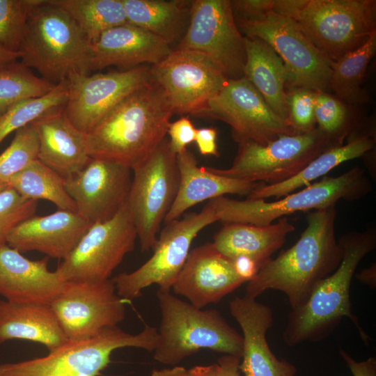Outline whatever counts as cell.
<instances>
[{"mask_svg":"<svg viewBox=\"0 0 376 376\" xmlns=\"http://www.w3.org/2000/svg\"><path fill=\"white\" fill-rule=\"evenodd\" d=\"M336 205L315 210L299 240L259 269L246 285L245 295L256 298L267 290H279L288 299L291 310L300 306L314 287L331 274L343 258L336 237Z\"/></svg>","mask_w":376,"mask_h":376,"instance_id":"obj_1","label":"cell"},{"mask_svg":"<svg viewBox=\"0 0 376 376\" xmlns=\"http://www.w3.org/2000/svg\"><path fill=\"white\" fill-rule=\"evenodd\" d=\"M173 114L162 89L151 79L123 99L86 134L88 154L91 158L132 169L166 138Z\"/></svg>","mask_w":376,"mask_h":376,"instance_id":"obj_2","label":"cell"},{"mask_svg":"<svg viewBox=\"0 0 376 376\" xmlns=\"http://www.w3.org/2000/svg\"><path fill=\"white\" fill-rule=\"evenodd\" d=\"M338 242L343 258L338 267L321 280L306 300L289 314L282 335L288 346L324 339L344 318L352 322L366 344L371 340L352 312L350 287L359 263L376 247V228L372 226L363 231L349 232Z\"/></svg>","mask_w":376,"mask_h":376,"instance_id":"obj_3","label":"cell"},{"mask_svg":"<svg viewBox=\"0 0 376 376\" xmlns=\"http://www.w3.org/2000/svg\"><path fill=\"white\" fill-rule=\"evenodd\" d=\"M92 43L72 17L49 0L31 10L20 62L56 85L74 74H89Z\"/></svg>","mask_w":376,"mask_h":376,"instance_id":"obj_4","label":"cell"},{"mask_svg":"<svg viewBox=\"0 0 376 376\" xmlns=\"http://www.w3.org/2000/svg\"><path fill=\"white\" fill-rule=\"evenodd\" d=\"M161 313L155 360L176 366L185 358L207 349L242 358L243 338L216 309L198 308L171 292L158 289Z\"/></svg>","mask_w":376,"mask_h":376,"instance_id":"obj_5","label":"cell"},{"mask_svg":"<svg viewBox=\"0 0 376 376\" xmlns=\"http://www.w3.org/2000/svg\"><path fill=\"white\" fill-rule=\"evenodd\" d=\"M273 10L292 19L331 63L376 32L375 0H274Z\"/></svg>","mask_w":376,"mask_h":376,"instance_id":"obj_6","label":"cell"},{"mask_svg":"<svg viewBox=\"0 0 376 376\" xmlns=\"http://www.w3.org/2000/svg\"><path fill=\"white\" fill-rule=\"evenodd\" d=\"M372 185L365 172L354 166L337 177L324 176L299 191L272 202L265 200H235L219 196L209 201L218 221L267 226L276 219L297 212L325 209L340 200L355 201L369 194Z\"/></svg>","mask_w":376,"mask_h":376,"instance_id":"obj_7","label":"cell"},{"mask_svg":"<svg viewBox=\"0 0 376 376\" xmlns=\"http://www.w3.org/2000/svg\"><path fill=\"white\" fill-rule=\"evenodd\" d=\"M157 329L146 324L136 334L118 327L103 329L82 339L68 340L45 357L1 365V376H97L117 349L132 347L153 352Z\"/></svg>","mask_w":376,"mask_h":376,"instance_id":"obj_8","label":"cell"},{"mask_svg":"<svg viewBox=\"0 0 376 376\" xmlns=\"http://www.w3.org/2000/svg\"><path fill=\"white\" fill-rule=\"evenodd\" d=\"M336 146L340 145L316 127L306 133L281 135L267 145L240 143L230 167L207 168L231 178L274 185L294 177L322 152Z\"/></svg>","mask_w":376,"mask_h":376,"instance_id":"obj_9","label":"cell"},{"mask_svg":"<svg viewBox=\"0 0 376 376\" xmlns=\"http://www.w3.org/2000/svg\"><path fill=\"white\" fill-rule=\"evenodd\" d=\"M127 206L142 251L152 250L162 223L178 194L180 173L176 155L165 138L141 164L132 169Z\"/></svg>","mask_w":376,"mask_h":376,"instance_id":"obj_10","label":"cell"},{"mask_svg":"<svg viewBox=\"0 0 376 376\" xmlns=\"http://www.w3.org/2000/svg\"><path fill=\"white\" fill-rule=\"evenodd\" d=\"M216 221L215 210L209 201L200 212H191L183 219L166 224L157 237L152 256L136 270L120 273L112 279L118 295L123 300H132L153 284L160 290H171L193 240L201 230Z\"/></svg>","mask_w":376,"mask_h":376,"instance_id":"obj_11","label":"cell"},{"mask_svg":"<svg viewBox=\"0 0 376 376\" xmlns=\"http://www.w3.org/2000/svg\"><path fill=\"white\" fill-rule=\"evenodd\" d=\"M235 22L244 36L258 38L274 50L285 65L287 84L292 88L323 92L330 88L331 63L292 19L272 9L257 19Z\"/></svg>","mask_w":376,"mask_h":376,"instance_id":"obj_12","label":"cell"},{"mask_svg":"<svg viewBox=\"0 0 376 376\" xmlns=\"http://www.w3.org/2000/svg\"><path fill=\"white\" fill-rule=\"evenodd\" d=\"M175 49L205 54L228 80L244 77V36L229 0L192 1L188 26Z\"/></svg>","mask_w":376,"mask_h":376,"instance_id":"obj_13","label":"cell"},{"mask_svg":"<svg viewBox=\"0 0 376 376\" xmlns=\"http://www.w3.org/2000/svg\"><path fill=\"white\" fill-rule=\"evenodd\" d=\"M136 230L127 204L111 219L92 224L56 271L66 281L110 279L134 247Z\"/></svg>","mask_w":376,"mask_h":376,"instance_id":"obj_14","label":"cell"},{"mask_svg":"<svg viewBox=\"0 0 376 376\" xmlns=\"http://www.w3.org/2000/svg\"><path fill=\"white\" fill-rule=\"evenodd\" d=\"M196 116L225 122L239 144L250 141L267 145L281 135L297 134L244 77L227 80Z\"/></svg>","mask_w":376,"mask_h":376,"instance_id":"obj_15","label":"cell"},{"mask_svg":"<svg viewBox=\"0 0 376 376\" xmlns=\"http://www.w3.org/2000/svg\"><path fill=\"white\" fill-rule=\"evenodd\" d=\"M150 72L178 114L196 116L228 80L207 56L189 49H172Z\"/></svg>","mask_w":376,"mask_h":376,"instance_id":"obj_16","label":"cell"},{"mask_svg":"<svg viewBox=\"0 0 376 376\" xmlns=\"http://www.w3.org/2000/svg\"><path fill=\"white\" fill-rule=\"evenodd\" d=\"M50 306L69 340L88 338L117 326L125 315L124 300L118 295L112 279L66 281Z\"/></svg>","mask_w":376,"mask_h":376,"instance_id":"obj_17","label":"cell"},{"mask_svg":"<svg viewBox=\"0 0 376 376\" xmlns=\"http://www.w3.org/2000/svg\"><path fill=\"white\" fill-rule=\"evenodd\" d=\"M151 79L150 67L139 65L108 72L74 74L63 109L68 120L87 134L118 103Z\"/></svg>","mask_w":376,"mask_h":376,"instance_id":"obj_18","label":"cell"},{"mask_svg":"<svg viewBox=\"0 0 376 376\" xmlns=\"http://www.w3.org/2000/svg\"><path fill=\"white\" fill-rule=\"evenodd\" d=\"M127 166L91 158L76 174L65 180L77 212L91 224L113 218L127 204L132 178Z\"/></svg>","mask_w":376,"mask_h":376,"instance_id":"obj_19","label":"cell"},{"mask_svg":"<svg viewBox=\"0 0 376 376\" xmlns=\"http://www.w3.org/2000/svg\"><path fill=\"white\" fill-rule=\"evenodd\" d=\"M244 283L231 259L219 252L212 242L190 250L171 289L193 306L203 308L219 301Z\"/></svg>","mask_w":376,"mask_h":376,"instance_id":"obj_20","label":"cell"},{"mask_svg":"<svg viewBox=\"0 0 376 376\" xmlns=\"http://www.w3.org/2000/svg\"><path fill=\"white\" fill-rule=\"evenodd\" d=\"M229 308L242 331L240 370L243 376H295L296 367L277 359L267 343V332L274 322L270 307L244 295L233 298Z\"/></svg>","mask_w":376,"mask_h":376,"instance_id":"obj_21","label":"cell"},{"mask_svg":"<svg viewBox=\"0 0 376 376\" xmlns=\"http://www.w3.org/2000/svg\"><path fill=\"white\" fill-rule=\"evenodd\" d=\"M65 283L48 269V257L32 260L7 244L0 246V295L7 301L50 306Z\"/></svg>","mask_w":376,"mask_h":376,"instance_id":"obj_22","label":"cell"},{"mask_svg":"<svg viewBox=\"0 0 376 376\" xmlns=\"http://www.w3.org/2000/svg\"><path fill=\"white\" fill-rule=\"evenodd\" d=\"M91 225L76 212L58 209L45 216L34 215L17 225L9 233L6 244L21 253L36 251L63 260Z\"/></svg>","mask_w":376,"mask_h":376,"instance_id":"obj_23","label":"cell"},{"mask_svg":"<svg viewBox=\"0 0 376 376\" xmlns=\"http://www.w3.org/2000/svg\"><path fill=\"white\" fill-rule=\"evenodd\" d=\"M172 49L157 36L126 23L106 31L92 44L90 72L110 66L127 70L143 63L154 65Z\"/></svg>","mask_w":376,"mask_h":376,"instance_id":"obj_24","label":"cell"},{"mask_svg":"<svg viewBox=\"0 0 376 376\" xmlns=\"http://www.w3.org/2000/svg\"><path fill=\"white\" fill-rule=\"evenodd\" d=\"M63 109L32 123L39 139L38 159L65 180L81 171L91 157L86 134L72 124Z\"/></svg>","mask_w":376,"mask_h":376,"instance_id":"obj_25","label":"cell"},{"mask_svg":"<svg viewBox=\"0 0 376 376\" xmlns=\"http://www.w3.org/2000/svg\"><path fill=\"white\" fill-rule=\"evenodd\" d=\"M180 173L178 194L164 219L168 224L198 203L225 194L248 195L263 183L231 178L214 173L207 166H198L194 154L185 149L176 155Z\"/></svg>","mask_w":376,"mask_h":376,"instance_id":"obj_26","label":"cell"},{"mask_svg":"<svg viewBox=\"0 0 376 376\" xmlns=\"http://www.w3.org/2000/svg\"><path fill=\"white\" fill-rule=\"evenodd\" d=\"M295 229L285 217L267 226L225 224L214 235L212 244L219 252L230 259L246 256L260 267L284 244L288 235Z\"/></svg>","mask_w":376,"mask_h":376,"instance_id":"obj_27","label":"cell"},{"mask_svg":"<svg viewBox=\"0 0 376 376\" xmlns=\"http://www.w3.org/2000/svg\"><path fill=\"white\" fill-rule=\"evenodd\" d=\"M13 339L40 343L49 352L68 340L49 305L0 300V344Z\"/></svg>","mask_w":376,"mask_h":376,"instance_id":"obj_28","label":"cell"},{"mask_svg":"<svg viewBox=\"0 0 376 376\" xmlns=\"http://www.w3.org/2000/svg\"><path fill=\"white\" fill-rule=\"evenodd\" d=\"M244 77L270 108L288 122L285 91L287 72L282 60L267 43L258 38L244 36Z\"/></svg>","mask_w":376,"mask_h":376,"instance_id":"obj_29","label":"cell"},{"mask_svg":"<svg viewBox=\"0 0 376 376\" xmlns=\"http://www.w3.org/2000/svg\"><path fill=\"white\" fill-rule=\"evenodd\" d=\"M373 133L357 136L346 144L332 147L316 157L294 177L274 185L263 184L247 195L248 199L266 200L282 198L304 187L340 164L366 155L375 148Z\"/></svg>","mask_w":376,"mask_h":376,"instance_id":"obj_30","label":"cell"},{"mask_svg":"<svg viewBox=\"0 0 376 376\" xmlns=\"http://www.w3.org/2000/svg\"><path fill=\"white\" fill-rule=\"evenodd\" d=\"M127 23L160 38L169 45L179 39L189 20L192 1L122 0Z\"/></svg>","mask_w":376,"mask_h":376,"instance_id":"obj_31","label":"cell"},{"mask_svg":"<svg viewBox=\"0 0 376 376\" xmlns=\"http://www.w3.org/2000/svg\"><path fill=\"white\" fill-rule=\"evenodd\" d=\"M375 50L376 32L361 47L331 63L330 88L345 104L359 105L368 102L361 84Z\"/></svg>","mask_w":376,"mask_h":376,"instance_id":"obj_32","label":"cell"},{"mask_svg":"<svg viewBox=\"0 0 376 376\" xmlns=\"http://www.w3.org/2000/svg\"><path fill=\"white\" fill-rule=\"evenodd\" d=\"M4 182L26 198L47 200L58 210L77 212L76 205L65 189V179L38 159Z\"/></svg>","mask_w":376,"mask_h":376,"instance_id":"obj_33","label":"cell"},{"mask_svg":"<svg viewBox=\"0 0 376 376\" xmlns=\"http://www.w3.org/2000/svg\"><path fill=\"white\" fill-rule=\"evenodd\" d=\"M65 11L91 42L106 31L127 23L122 0H49Z\"/></svg>","mask_w":376,"mask_h":376,"instance_id":"obj_34","label":"cell"},{"mask_svg":"<svg viewBox=\"0 0 376 376\" xmlns=\"http://www.w3.org/2000/svg\"><path fill=\"white\" fill-rule=\"evenodd\" d=\"M315 118L317 127L338 145L370 132L348 109L347 104L327 92H315Z\"/></svg>","mask_w":376,"mask_h":376,"instance_id":"obj_35","label":"cell"},{"mask_svg":"<svg viewBox=\"0 0 376 376\" xmlns=\"http://www.w3.org/2000/svg\"><path fill=\"white\" fill-rule=\"evenodd\" d=\"M68 80L60 82L47 94L24 100L0 116V143L10 133L38 118L63 109L68 99Z\"/></svg>","mask_w":376,"mask_h":376,"instance_id":"obj_36","label":"cell"},{"mask_svg":"<svg viewBox=\"0 0 376 376\" xmlns=\"http://www.w3.org/2000/svg\"><path fill=\"white\" fill-rule=\"evenodd\" d=\"M55 86L20 61L0 70V116L20 102L47 94Z\"/></svg>","mask_w":376,"mask_h":376,"instance_id":"obj_37","label":"cell"},{"mask_svg":"<svg viewBox=\"0 0 376 376\" xmlns=\"http://www.w3.org/2000/svg\"><path fill=\"white\" fill-rule=\"evenodd\" d=\"M9 146L0 155V181L19 173L38 159L39 139L31 123L15 132Z\"/></svg>","mask_w":376,"mask_h":376,"instance_id":"obj_38","label":"cell"},{"mask_svg":"<svg viewBox=\"0 0 376 376\" xmlns=\"http://www.w3.org/2000/svg\"><path fill=\"white\" fill-rule=\"evenodd\" d=\"M40 0H0V47L19 53L29 14Z\"/></svg>","mask_w":376,"mask_h":376,"instance_id":"obj_39","label":"cell"},{"mask_svg":"<svg viewBox=\"0 0 376 376\" xmlns=\"http://www.w3.org/2000/svg\"><path fill=\"white\" fill-rule=\"evenodd\" d=\"M38 201L26 198L10 187L0 192V246L17 225L35 215Z\"/></svg>","mask_w":376,"mask_h":376,"instance_id":"obj_40","label":"cell"},{"mask_svg":"<svg viewBox=\"0 0 376 376\" xmlns=\"http://www.w3.org/2000/svg\"><path fill=\"white\" fill-rule=\"evenodd\" d=\"M315 92L307 88H295L286 93L288 122L297 134L306 133L316 128Z\"/></svg>","mask_w":376,"mask_h":376,"instance_id":"obj_41","label":"cell"},{"mask_svg":"<svg viewBox=\"0 0 376 376\" xmlns=\"http://www.w3.org/2000/svg\"><path fill=\"white\" fill-rule=\"evenodd\" d=\"M197 129L195 128L188 116H181L177 120L170 123L167 134L171 150L177 155L187 149V146L195 141Z\"/></svg>","mask_w":376,"mask_h":376,"instance_id":"obj_42","label":"cell"},{"mask_svg":"<svg viewBox=\"0 0 376 376\" xmlns=\"http://www.w3.org/2000/svg\"><path fill=\"white\" fill-rule=\"evenodd\" d=\"M274 0L230 1L235 21L257 19L273 9Z\"/></svg>","mask_w":376,"mask_h":376,"instance_id":"obj_43","label":"cell"},{"mask_svg":"<svg viewBox=\"0 0 376 376\" xmlns=\"http://www.w3.org/2000/svg\"><path fill=\"white\" fill-rule=\"evenodd\" d=\"M217 131L215 128L204 127L197 129L195 142L200 153L204 156L212 155L218 157L217 144Z\"/></svg>","mask_w":376,"mask_h":376,"instance_id":"obj_44","label":"cell"},{"mask_svg":"<svg viewBox=\"0 0 376 376\" xmlns=\"http://www.w3.org/2000/svg\"><path fill=\"white\" fill-rule=\"evenodd\" d=\"M339 353L353 376H376V358L370 357L367 359L357 361L342 348Z\"/></svg>","mask_w":376,"mask_h":376,"instance_id":"obj_45","label":"cell"},{"mask_svg":"<svg viewBox=\"0 0 376 376\" xmlns=\"http://www.w3.org/2000/svg\"><path fill=\"white\" fill-rule=\"evenodd\" d=\"M231 260L236 274L244 282L251 281L260 268L253 259L246 256H238Z\"/></svg>","mask_w":376,"mask_h":376,"instance_id":"obj_46","label":"cell"},{"mask_svg":"<svg viewBox=\"0 0 376 376\" xmlns=\"http://www.w3.org/2000/svg\"><path fill=\"white\" fill-rule=\"evenodd\" d=\"M241 358L224 354L220 357L217 364V376H242L240 370Z\"/></svg>","mask_w":376,"mask_h":376,"instance_id":"obj_47","label":"cell"},{"mask_svg":"<svg viewBox=\"0 0 376 376\" xmlns=\"http://www.w3.org/2000/svg\"><path fill=\"white\" fill-rule=\"evenodd\" d=\"M356 278L362 283L368 285L372 288L376 286V265L373 264L359 273L356 274Z\"/></svg>","mask_w":376,"mask_h":376,"instance_id":"obj_48","label":"cell"},{"mask_svg":"<svg viewBox=\"0 0 376 376\" xmlns=\"http://www.w3.org/2000/svg\"><path fill=\"white\" fill-rule=\"evenodd\" d=\"M187 376H217V364L194 366L187 370Z\"/></svg>","mask_w":376,"mask_h":376,"instance_id":"obj_49","label":"cell"},{"mask_svg":"<svg viewBox=\"0 0 376 376\" xmlns=\"http://www.w3.org/2000/svg\"><path fill=\"white\" fill-rule=\"evenodd\" d=\"M187 372L185 367L175 366L171 368L154 369L151 376H187Z\"/></svg>","mask_w":376,"mask_h":376,"instance_id":"obj_50","label":"cell"},{"mask_svg":"<svg viewBox=\"0 0 376 376\" xmlns=\"http://www.w3.org/2000/svg\"><path fill=\"white\" fill-rule=\"evenodd\" d=\"M19 57V53L12 52L0 47V70L16 62Z\"/></svg>","mask_w":376,"mask_h":376,"instance_id":"obj_51","label":"cell"},{"mask_svg":"<svg viewBox=\"0 0 376 376\" xmlns=\"http://www.w3.org/2000/svg\"><path fill=\"white\" fill-rule=\"evenodd\" d=\"M8 187V185L6 182L3 181H0V192Z\"/></svg>","mask_w":376,"mask_h":376,"instance_id":"obj_52","label":"cell"},{"mask_svg":"<svg viewBox=\"0 0 376 376\" xmlns=\"http://www.w3.org/2000/svg\"><path fill=\"white\" fill-rule=\"evenodd\" d=\"M0 376H1V365H0Z\"/></svg>","mask_w":376,"mask_h":376,"instance_id":"obj_53","label":"cell"}]
</instances>
